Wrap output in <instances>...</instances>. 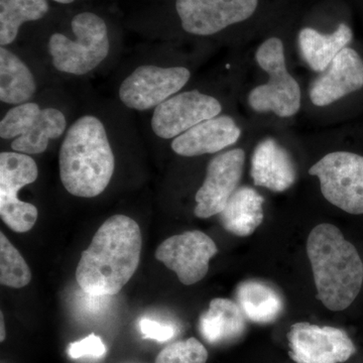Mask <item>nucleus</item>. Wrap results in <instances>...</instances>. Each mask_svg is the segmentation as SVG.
Returning a JSON list of instances; mask_svg holds the SVG:
<instances>
[{"label":"nucleus","mask_w":363,"mask_h":363,"mask_svg":"<svg viewBox=\"0 0 363 363\" xmlns=\"http://www.w3.org/2000/svg\"><path fill=\"white\" fill-rule=\"evenodd\" d=\"M142 245V231L133 218L111 216L81 255L76 269L78 285L91 296L116 295L138 269Z\"/></svg>","instance_id":"nucleus-1"},{"label":"nucleus","mask_w":363,"mask_h":363,"mask_svg":"<svg viewBox=\"0 0 363 363\" xmlns=\"http://www.w3.org/2000/svg\"><path fill=\"white\" fill-rule=\"evenodd\" d=\"M317 298L331 311H343L362 290L363 264L357 248L338 227L320 224L307 240Z\"/></svg>","instance_id":"nucleus-2"},{"label":"nucleus","mask_w":363,"mask_h":363,"mask_svg":"<svg viewBox=\"0 0 363 363\" xmlns=\"http://www.w3.org/2000/svg\"><path fill=\"white\" fill-rule=\"evenodd\" d=\"M60 177L71 195L94 198L104 192L116 168V157L104 123L85 116L67 131L59 155Z\"/></svg>","instance_id":"nucleus-3"},{"label":"nucleus","mask_w":363,"mask_h":363,"mask_svg":"<svg viewBox=\"0 0 363 363\" xmlns=\"http://www.w3.org/2000/svg\"><path fill=\"white\" fill-rule=\"evenodd\" d=\"M71 26L75 40L62 33H54L50 38L52 65L64 73L84 75L108 56V30L105 21L91 13L77 14L72 20Z\"/></svg>","instance_id":"nucleus-4"},{"label":"nucleus","mask_w":363,"mask_h":363,"mask_svg":"<svg viewBox=\"0 0 363 363\" xmlns=\"http://www.w3.org/2000/svg\"><path fill=\"white\" fill-rule=\"evenodd\" d=\"M257 64L269 75L267 84L253 88L248 104L257 112H274L279 117L297 114L301 107V89L286 70L283 42L271 38L260 45L255 54Z\"/></svg>","instance_id":"nucleus-5"},{"label":"nucleus","mask_w":363,"mask_h":363,"mask_svg":"<svg viewBox=\"0 0 363 363\" xmlns=\"http://www.w3.org/2000/svg\"><path fill=\"white\" fill-rule=\"evenodd\" d=\"M63 112L56 108L40 109L33 102L13 107L0 123V138L11 140V149L26 155L42 154L49 140L58 138L66 130Z\"/></svg>","instance_id":"nucleus-6"},{"label":"nucleus","mask_w":363,"mask_h":363,"mask_svg":"<svg viewBox=\"0 0 363 363\" xmlns=\"http://www.w3.org/2000/svg\"><path fill=\"white\" fill-rule=\"evenodd\" d=\"M325 199L353 215L363 214V157L348 152L326 155L309 169Z\"/></svg>","instance_id":"nucleus-7"},{"label":"nucleus","mask_w":363,"mask_h":363,"mask_svg":"<svg viewBox=\"0 0 363 363\" xmlns=\"http://www.w3.org/2000/svg\"><path fill=\"white\" fill-rule=\"evenodd\" d=\"M38 175L37 164L28 155L0 154V216L14 233H28L38 220L37 207L18 197V191L37 180Z\"/></svg>","instance_id":"nucleus-8"},{"label":"nucleus","mask_w":363,"mask_h":363,"mask_svg":"<svg viewBox=\"0 0 363 363\" xmlns=\"http://www.w3.org/2000/svg\"><path fill=\"white\" fill-rule=\"evenodd\" d=\"M190 77V71L184 67L143 65L123 81L119 97L128 108L149 111L174 96L187 84Z\"/></svg>","instance_id":"nucleus-9"},{"label":"nucleus","mask_w":363,"mask_h":363,"mask_svg":"<svg viewBox=\"0 0 363 363\" xmlns=\"http://www.w3.org/2000/svg\"><path fill=\"white\" fill-rule=\"evenodd\" d=\"M289 354L296 363H343L357 348L342 329L298 322L288 332Z\"/></svg>","instance_id":"nucleus-10"},{"label":"nucleus","mask_w":363,"mask_h":363,"mask_svg":"<svg viewBox=\"0 0 363 363\" xmlns=\"http://www.w3.org/2000/svg\"><path fill=\"white\" fill-rule=\"evenodd\" d=\"M216 245L207 234L187 231L171 236L156 250V259L175 272L183 285L201 281L209 269V262L216 255Z\"/></svg>","instance_id":"nucleus-11"},{"label":"nucleus","mask_w":363,"mask_h":363,"mask_svg":"<svg viewBox=\"0 0 363 363\" xmlns=\"http://www.w3.org/2000/svg\"><path fill=\"white\" fill-rule=\"evenodd\" d=\"M220 102L198 90L174 95L155 108L152 128L155 135L164 140L176 138L197 124L218 116Z\"/></svg>","instance_id":"nucleus-12"},{"label":"nucleus","mask_w":363,"mask_h":363,"mask_svg":"<svg viewBox=\"0 0 363 363\" xmlns=\"http://www.w3.org/2000/svg\"><path fill=\"white\" fill-rule=\"evenodd\" d=\"M257 0H177L176 9L187 33L210 35L247 20Z\"/></svg>","instance_id":"nucleus-13"},{"label":"nucleus","mask_w":363,"mask_h":363,"mask_svg":"<svg viewBox=\"0 0 363 363\" xmlns=\"http://www.w3.org/2000/svg\"><path fill=\"white\" fill-rule=\"evenodd\" d=\"M245 162V150L234 149L209 162L204 183L196 194V216L209 218L220 213L238 189Z\"/></svg>","instance_id":"nucleus-14"},{"label":"nucleus","mask_w":363,"mask_h":363,"mask_svg":"<svg viewBox=\"0 0 363 363\" xmlns=\"http://www.w3.org/2000/svg\"><path fill=\"white\" fill-rule=\"evenodd\" d=\"M362 87L363 60L346 47L310 86V99L315 106H327Z\"/></svg>","instance_id":"nucleus-15"},{"label":"nucleus","mask_w":363,"mask_h":363,"mask_svg":"<svg viewBox=\"0 0 363 363\" xmlns=\"http://www.w3.org/2000/svg\"><path fill=\"white\" fill-rule=\"evenodd\" d=\"M241 130L230 116L208 119L174 138L172 150L182 157L215 154L240 140Z\"/></svg>","instance_id":"nucleus-16"},{"label":"nucleus","mask_w":363,"mask_h":363,"mask_svg":"<svg viewBox=\"0 0 363 363\" xmlns=\"http://www.w3.org/2000/svg\"><path fill=\"white\" fill-rule=\"evenodd\" d=\"M250 176L259 187L284 192L292 187L297 173L290 154L274 138H267L253 152Z\"/></svg>","instance_id":"nucleus-17"},{"label":"nucleus","mask_w":363,"mask_h":363,"mask_svg":"<svg viewBox=\"0 0 363 363\" xmlns=\"http://www.w3.org/2000/svg\"><path fill=\"white\" fill-rule=\"evenodd\" d=\"M245 315L238 304L228 298H217L210 302L209 309L200 317L199 329L210 344L230 343L247 330Z\"/></svg>","instance_id":"nucleus-18"},{"label":"nucleus","mask_w":363,"mask_h":363,"mask_svg":"<svg viewBox=\"0 0 363 363\" xmlns=\"http://www.w3.org/2000/svg\"><path fill=\"white\" fill-rule=\"evenodd\" d=\"M264 202L255 189L238 188L219 213L222 226L240 238L252 235L264 221Z\"/></svg>","instance_id":"nucleus-19"},{"label":"nucleus","mask_w":363,"mask_h":363,"mask_svg":"<svg viewBox=\"0 0 363 363\" xmlns=\"http://www.w3.org/2000/svg\"><path fill=\"white\" fill-rule=\"evenodd\" d=\"M353 33L346 23H340L330 35H324L311 28L298 33V48L306 63L315 72L322 73L352 40Z\"/></svg>","instance_id":"nucleus-20"},{"label":"nucleus","mask_w":363,"mask_h":363,"mask_svg":"<svg viewBox=\"0 0 363 363\" xmlns=\"http://www.w3.org/2000/svg\"><path fill=\"white\" fill-rule=\"evenodd\" d=\"M236 298L245 317L257 324L276 321L284 309L281 295L262 281H243L238 286Z\"/></svg>","instance_id":"nucleus-21"},{"label":"nucleus","mask_w":363,"mask_h":363,"mask_svg":"<svg viewBox=\"0 0 363 363\" xmlns=\"http://www.w3.org/2000/svg\"><path fill=\"white\" fill-rule=\"evenodd\" d=\"M37 90L32 72L16 54L0 49V100L7 104H26Z\"/></svg>","instance_id":"nucleus-22"},{"label":"nucleus","mask_w":363,"mask_h":363,"mask_svg":"<svg viewBox=\"0 0 363 363\" xmlns=\"http://www.w3.org/2000/svg\"><path fill=\"white\" fill-rule=\"evenodd\" d=\"M49 11L47 0H0V45H11L26 21H39Z\"/></svg>","instance_id":"nucleus-23"},{"label":"nucleus","mask_w":363,"mask_h":363,"mask_svg":"<svg viewBox=\"0 0 363 363\" xmlns=\"http://www.w3.org/2000/svg\"><path fill=\"white\" fill-rule=\"evenodd\" d=\"M32 281V272L20 252L6 235L0 234V283L9 288L21 289Z\"/></svg>","instance_id":"nucleus-24"},{"label":"nucleus","mask_w":363,"mask_h":363,"mask_svg":"<svg viewBox=\"0 0 363 363\" xmlns=\"http://www.w3.org/2000/svg\"><path fill=\"white\" fill-rule=\"evenodd\" d=\"M208 351L196 338L176 341L157 354L156 363H206Z\"/></svg>","instance_id":"nucleus-25"},{"label":"nucleus","mask_w":363,"mask_h":363,"mask_svg":"<svg viewBox=\"0 0 363 363\" xmlns=\"http://www.w3.org/2000/svg\"><path fill=\"white\" fill-rule=\"evenodd\" d=\"M106 352L102 339L96 334H90L82 340L69 344L68 353L74 359L81 357H101Z\"/></svg>","instance_id":"nucleus-26"},{"label":"nucleus","mask_w":363,"mask_h":363,"mask_svg":"<svg viewBox=\"0 0 363 363\" xmlns=\"http://www.w3.org/2000/svg\"><path fill=\"white\" fill-rule=\"evenodd\" d=\"M140 328L143 337L152 339L159 342H166L176 335L175 327L172 325L161 324L150 319H143L140 322Z\"/></svg>","instance_id":"nucleus-27"},{"label":"nucleus","mask_w":363,"mask_h":363,"mask_svg":"<svg viewBox=\"0 0 363 363\" xmlns=\"http://www.w3.org/2000/svg\"><path fill=\"white\" fill-rule=\"evenodd\" d=\"M1 331H0V341H4L6 339V331H4V315L1 313Z\"/></svg>","instance_id":"nucleus-28"},{"label":"nucleus","mask_w":363,"mask_h":363,"mask_svg":"<svg viewBox=\"0 0 363 363\" xmlns=\"http://www.w3.org/2000/svg\"><path fill=\"white\" fill-rule=\"evenodd\" d=\"M54 1L59 2V4H72L73 1H75V0H54Z\"/></svg>","instance_id":"nucleus-29"}]
</instances>
